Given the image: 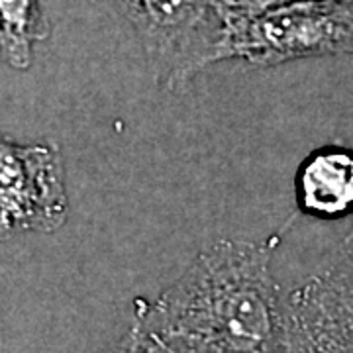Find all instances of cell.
<instances>
[{
	"label": "cell",
	"mask_w": 353,
	"mask_h": 353,
	"mask_svg": "<svg viewBox=\"0 0 353 353\" xmlns=\"http://www.w3.org/2000/svg\"><path fill=\"white\" fill-rule=\"evenodd\" d=\"M281 238L214 241L139 306L134 328L165 353H283L285 292L271 269Z\"/></svg>",
	"instance_id": "cell-1"
},
{
	"label": "cell",
	"mask_w": 353,
	"mask_h": 353,
	"mask_svg": "<svg viewBox=\"0 0 353 353\" xmlns=\"http://www.w3.org/2000/svg\"><path fill=\"white\" fill-rule=\"evenodd\" d=\"M353 55V0H294L228 26L224 61L277 67Z\"/></svg>",
	"instance_id": "cell-2"
},
{
	"label": "cell",
	"mask_w": 353,
	"mask_h": 353,
	"mask_svg": "<svg viewBox=\"0 0 353 353\" xmlns=\"http://www.w3.org/2000/svg\"><path fill=\"white\" fill-rule=\"evenodd\" d=\"M116 2L141 39L155 79L169 88L224 61L226 18L210 0Z\"/></svg>",
	"instance_id": "cell-3"
},
{
	"label": "cell",
	"mask_w": 353,
	"mask_h": 353,
	"mask_svg": "<svg viewBox=\"0 0 353 353\" xmlns=\"http://www.w3.org/2000/svg\"><path fill=\"white\" fill-rule=\"evenodd\" d=\"M283 353H353V226L285 292Z\"/></svg>",
	"instance_id": "cell-4"
},
{
	"label": "cell",
	"mask_w": 353,
	"mask_h": 353,
	"mask_svg": "<svg viewBox=\"0 0 353 353\" xmlns=\"http://www.w3.org/2000/svg\"><path fill=\"white\" fill-rule=\"evenodd\" d=\"M69 214L61 150L51 141L16 143L0 136V241L51 234Z\"/></svg>",
	"instance_id": "cell-5"
},
{
	"label": "cell",
	"mask_w": 353,
	"mask_h": 353,
	"mask_svg": "<svg viewBox=\"0 0 353 353\" xmlns=\"http://www.w3.org/2000/svg\"><path fill=\"white\" fill-rule=\"evenodd\" d=\"M301 212L318 220H341L353 214V150L324 145L304 159L296 171Z\"/></svg>",
	"instance_id": "cell-6"
},
{
	"label": "cell",
	"mask_w": 353,
	"mask_h": 353,
	"mask_svg": "<svg viewBox=\"0 0 353 353\" xmlns=\"http://www.w3.org/2000/svg\"><path fill=\"white\" fill-rule=\"evenodd\" d=\"M50 38L41 0H0V57L16 71L34 61V46Z\"/></svg>",
	"instance_id": "cell-7"
},
{
	"label": "cell",
	"mask_w": 353,
	"mask_h": 353,
	"mask_svg": "<svg viewBox=\"0 0 353 353\" xmlns=\"http://www.w3.org/2000/svg\"><path fill=\"white\" fill-rule=\"evenodd\" d=\"M102 353H165L152 338H148L145 334H141L136 328L130 330L126 338L114 343L112 347H108Z\"/></svg>",
	"instance_id": "cell-8"
},
{
	"label": "cell",
	"mask_w": 353,
	"mask_h": 353,
	"mask_svg": "<svg viewBox=\"0 0 353 353\" xmlns=\"http://www.w3.org/2000/svg\"><path fill=\"white\" fill-rule=\"evenodd\" d=\"M210 2H212L216 8L222 12V16L226 18V24H228V18H230V12H232V4H234V0H210Z\"/></svg>",
	"instance_id": "cell-9"
}]
</instances>
